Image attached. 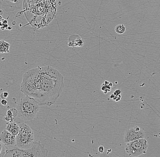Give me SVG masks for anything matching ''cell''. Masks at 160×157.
Wrapping results in <instances>:
<instances>
[{"label":"cell","instance_id":"1","mask_svg":"<svg viewBox=\"0 0 160 157\" xmlns=\"http://www.w3.org/2000/svg\"><path fill=\"white\" fill-rule=\"evenodd\" d=\"M64 87V77L49 66H38L23 76L21 91L40 106L50 107L57 101Z\"/></svg>","mask_w":160,"mask_h":157},{"label":"cell","instance_id":"2","mask_svg":"<svg viewBox=\"0 0 160 157\" xmlns=\"http://www.w3.org/2000/svg\"><path fill=\"white\" fill-rule=\"evenodd\" d=\"M39 106L33 99L25 96L20 99L16 106L18 117L26 122L32 121L37 117Z\"/></svg>","mask_w":160,"mask_h":157},{"label":"cell","instance_id":"3","mask_svg":"<svg viewBox=\"0 0 160 157\" xmlns=\"http://www.w3.org/2000/svg\"><path fill=\"white\" fill-rule=\"evenodd\" d=\"M48 153L44 144L35 141L32 146L27 150H21L17 147L8 150L3 157H47Z\"/></svg>","mask_w":160,"mask_h":157},{"label":"cell","instance_id":"4","mask_svg":"<svg viewBox=\"0 0 160 157\" xmlns=\"http://www.w3.org/2000/svg\"><path fill=\"white\" fill-rule=\"evenodd\" d=\"M19 126V133L16 136V147L21 150L30 149L35 142L33 131L26 123L20 124Z\"/></svg>","mask_w":160,"mask_h":157},{"label":"cell","instance_id":"5","mask_svg":"<svg viewBox=\"0 0 160 157\" xmlns=\"http://www.w3.org/2000/svg\"><path fill=\"white\" fill-rule=\"evenodd\" d=\"M148 144L144 138L127 143L125 150L127 154L132 157H138L146 154Z\"/></svg>","mask_w":160,"mask_h":157},{"label":"cell","instance_id":"6","mask_svg":"<svg viewBox=\"0 0 160 157\" xmlns=\"http://www.w3.org/2000/svg\"><path fill=\"white\" fill-rule=\"evenodd\" d=\"M145 132L144 129H141L139 127L135 126L127 130L124 135V141L128 143L139 139L144 138Z\"/></svg>","mask_w":160,"mask_h":157},{"label":"cell","instance_id":"7","mask_svg":"<svg viewBox=\"0 0 160 157\" xmlns=\"http://www.w3.org/2000/svg\"><path fill=\"white\" fill-rule=\"evenodd\" d=\"M0 141L4 145L7 150L13 149L16 147V137L7 130H4L1 133Z\"/></svg>","mask_w":160,"mask_h":157},{"label":"cell","instance_id":"8","mask_svg":"<svg viewBox=\"0 0 160 157\" xmlns=\"http://www.w3.org/2000/svg\"><path fill=\"white\" fill-rule=\"evenodd\" d=\"M24 0H0V4L7 12L22 8Z\"/></svg>","mask_w":160,"mask_h":157},{"label":"cell","instance_id":"9","mask_svg":"<svg viewBox=\"0 0 160 157\" xmlns=\"http://www.w3.org/2000/svg\"><path fill=\"white\" fill-rule=\"evenodd\" d=\"M84 42L82 38L78 35H72L69 38L68 46L69 47H82Z\"/></svg>","mask_w":160,"mask_h":157},{"label":"cell","instance_id":"10","mask_svg":"<svg viewBox=\"0 0 160 157\" xmlns=\"http://www.w3.org/2000/svg\"><path fill=\"white\" fill-rule=\"evenodd\" d=\"M6 130L16 137L19 133V125L15 121L8 122L7 123Z\"/></svg>","mask_w":160,"mask_h":157},{"label":"cell","instance_id":"11","mask_svg":"<svg viewBox=\"0 0 160 157\" xmlns=\"http://www.w3.org/2000/svg\"><path fill=\"white\" fill-rule=\"evenodd\" d=\"M18 110L16 108H12L7 111V115L3 119L8 122H12L14 121L16 118L18 116Z\"/></svg>","mask_w":160,"mask_h":157},{"label":"cell","instance_id":"12","mask_svg":"<svg viewBox=\"0 0 160 157\" xmlns=\"http://www.w3.org/2000/svg\"><path fill=\"white\" fill-rule=\"evenodd\" d=\"M10 44L4 40H0V53L9 52Z\"/></svg>","mask_w":160,"mask_h":157},{"label":"cell","instance_id":"13","mask_svg":"<svg viewBox=\"0 0 160 157\" xmlns=\"http://www.w3.org/2000/svg\"><path fill=\"white\" fill-rule=\"evenodd\" d=\"M115 32L118 34H122L126 32V27L124 25L119 24L115 27Z\"/></svg>","mask_w":160,"mask_h":157},{"label":"cell","instance_id":"14","mask_svg":"<svg viewBox=\"0 0 160 157\" xmlns=\"http://www.w3.org/2000/svg\"><path fill=\"white\" fill-rule=\"evenodd\" d=\"M7 149L4 145L0 141V157H3L7 152Z\"/></svg>","mask_w":160,"mask_h":157},{"label":"cell","instance_id":"15","mask_svg":"<svg viewBox=\"0 0 160 157\" xmlns=\"http://www.w3.org/2000/svg\"><path fill=\"white\" fill-rule=\"evenodd\" d=\"M8 96L9 93L8 92H3L0 95V97L2 99H6L8 97Z\"/></svg>","mask_w":160,"mask_h":157},{"label":"cell","instance_id":"16","mask_svg":"<svg viewBox=\"0 0 160 157\" xmlns=\"http://www.w3.org/2000/svg\"><path fill=\"white\" fill-rule=\"evenodd\" d=\"M8 102L6 99H2L1 101V104L3 106H6L8 105Z\"/></svg>","mask_w":160,"mask_h":157},{"label":"cell","instance_id":"17","mask_svg":"<svg viewBox=\"0 0 160 157\" xmlns=\"http://www.w3.org/2000/svg\"><path fill=\"white\" fill-rule=\"evenodd\" d=\"M98 151L100 153H103L104 151V148L103 146H100L98 148Z\"/></svg>","mask_w":160,"mask_h":157},{"label":"cell","instance_id":"18","mask_svg":"<svg viewBox=\"0 0 160 157\" xmlns=\"http://www.w3.org/2000/svg\"><path fill=\"white\" fill-rule=\"evenodd\" d=\"M121 91L119 90H116L113 93V95L115 96H118V95H121Z\"/></svg>","mask_w":160,"mask_h":157},{"label":"cell","instance_id":"19","mask_svg":"<svg viewBox=\"0 0 160 157\" xmlns=\"http://www.w3.org/2000/svg\"><path fill=\"white\" fill-rule=\"evenodd\" d=\"M7 28H8V29L9 30H11L12 29V27H10V26H9V27H8Z\"/></svg>","mask_w":160,"mask_h":157},{"label":"cell","instance_id":"20","mask_svg":"<svg viewBox=\"0 0 160 157\" xmlns=\"http://www.w3.org/2000/svg\"><path fill=\"white\" fill-rule=\"evenodd\" d=\"M3 14V11H2V10H0V15H2Z\"/></svg>","mask_w":160,"mask_h":157}]
</instances>
